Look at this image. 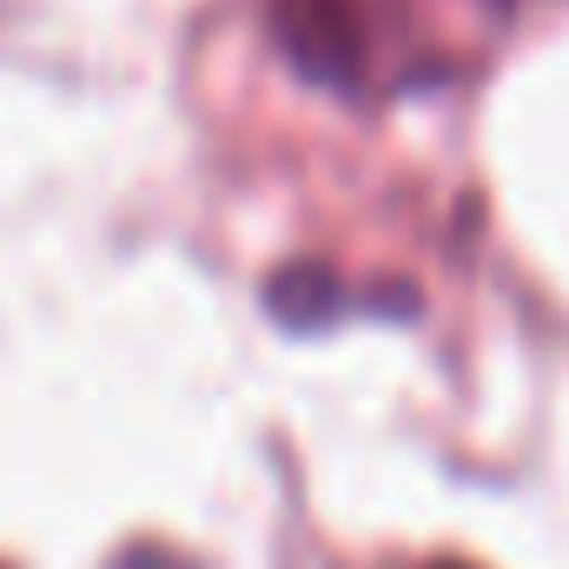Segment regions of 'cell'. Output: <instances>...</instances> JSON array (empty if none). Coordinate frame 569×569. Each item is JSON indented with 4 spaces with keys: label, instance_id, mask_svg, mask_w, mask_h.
Masks as SVG:
<instances>
[{
    "label": "cell",
    "instance_id": "1",
    "mask_svg": "<svg viewBox=\"0 0 569 569\" xmlns=\"http://www.w3.org/2000/svg\"><path fill=\"white\" fill-rule=\"evenodd\" d=\"M279 40L311 80L331 87H398L418 73V20L405 0H272Z\"/></svg>",
    "mask_w": 569,
    "mask_h": 569
},
{
    "label": "cell",
    "instance_id": "2",
    "mask_svg": "<svg viewBox=\"0 0 569 569\" xmlns=\"http://www.w3.org/2000/svg\"><path fill=\"white\" fill-rule=\"evenodd\" d=\"M430 569H463V563H430Z\"/></svg>",
    "mask_w": 569,
    "mask_h": 569
}]
</instances>
